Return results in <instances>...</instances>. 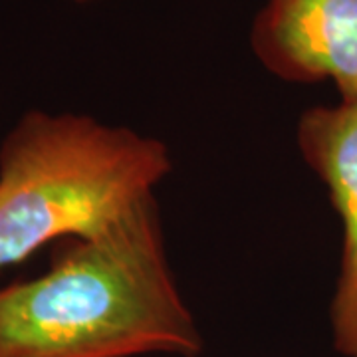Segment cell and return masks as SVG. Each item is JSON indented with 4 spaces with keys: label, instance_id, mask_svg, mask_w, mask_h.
<instances>
[{
    "label": "cell",
    "instance_id": "cell-1",
    "mask_svg": "<svg viewBox=\"0 0 357 357\" xmlns=\"http://www.w3.org/2000/svg\"><path fill=\"white\" fill-rule=\"evenodd\" d=\"M203 333L169 264L157 201L0 290V357H199Z\"/></svg>",
    "mask_w": 357,
    "mask_h": 357
},
{
    "label": "cell",
    "instance_id": "cell-2",
    "mask_svg": "<svg viewBox=\"0 0 357 357\" xmlns=\"http://www.w3.org/2000/svg\"><path fill=\"white\" fill-rule=\"evenodd\" d=\"M171 169L155 137L86 114L26 112L0 143V270L52 241L107 232Z\"/></svg>",
    "mask_w": 357,
    "mask_h": 357
},
{
    "label": "cell",
    "instance_id": "cell-3",
    "mask_svg": "<svg viewBox=\"0 0 357 357\" xmlns=\"http://www.w3.org/2000/svg\"><path fill=\"white\" fill-rule=\"evenodd\" d=\"M248 44L282 82H330L342 102H357V0H266Z\"/></svg>",
    "mask_w": 357,
    "mask_h": 357
},
{
    "label": "cell",
    "instance_id": "cell-4",
    "mask_svg": "<svg viewBox=\"0 0 357 357\" xmlns=\"http://www.w3.org/2000/svg\"><path fill=\"white\" fill-rule=\"evenodd\" d=\"M298 149L328 187L342 218V270L330 306L333 349L357 357V102L310 107L298 119Z\"/></svg>",
    "mask_w": 357,
    "mask_h": 357
},
{
    "label": "cell",
    "instance_id": "cell-5",
    "mask_svg": "<svg viewBox=\"0 0 357 357\" xmlns=\"http://www.w3.org/2000/svg\"><path fill=\"white\" fill-rule=\"evenodd\" d=\"M68 2H74V4H89V2H98V0H68Z\"/></svg>",
    "mask_w": 357,
    "mask_h": 357
}]
</instances>
